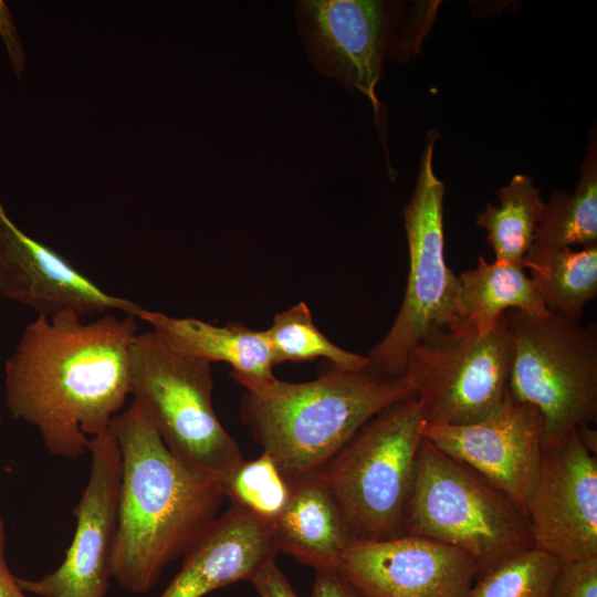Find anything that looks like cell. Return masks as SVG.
Segmentation results:
<instances>
[{
  "label": "cell",
  "mask_w": 597,
  "mask_h": 597,
  "mask_svg": "<svg viewBox=\"0 0 597 597\" xmlns=\"http://www.w3.org/2000/svg\"><path fill=\"white\" fill-rule=\"evenodd\" d=\"M138 318L111 313L85 323L64 311L38 315L4 364L11 416L34 427L46 450L78 459L129 396L130 353Z\"/></svg>",
  "instance_id": "obj_1"
},
{
  "label": "cell",
  "mask_w": 597,
  "mask_h": 597,
  "mask_svg": "<svg viewBox=\"0 0 597 597\" xmlns=\"http://www.w3.org/2000/svg\"><path fill=\"white\" fill-rule=\"evenodd\" d=\"M109 430L122 461L112 578L145 594L217 520L224 490L180 461L134 401Z\"/></svg>",
  "instance_id": "obj_2"
},
{
  "label": "cell",
  "mask_w": 597,
  "mask_h": 597,
  "mask_svg": "<svg viewBox=\"0 0 597 597\" xmlns=\"http://www.w3.org/2000/svg\"><path fill=\"white\" fill-rule=\"evenodd\" d=\"M412 396L404 378L333 368L311 381L277 379L245 391L240 417L292 485L315 475L370 418Z\"/></svg>",
  "instance_id": "obj_3"
},
{
  "label": "cell",
  "mask_w": 597,
  "mask_h": 597,
  "mask_svg": "<svg viewBox=\"0 0 597 597\" xmlns=\"http://www.w3.org/2000/svg\"><path fill=\"white\" fill-rule=\"evenodd\" d=\"M404 533L465 551L475 561L479 575L534 546L527 516L485 479L425 437L406 502Z\"/></svg>",
  "instance_id": "obj_4"
},
{
  "label": "cell",
  "mask_w": 597,
  "mask_h": 597,
  "mask_svg": "<svg viewBox=\"0 0 597 597\" xmlns=\"http://www.w3.org/2000/svg\"><path fill=\"white\" fill-rule=\"evenodd\" d=\"M423 421L416 396L365 422L315 474L337 502L354 540L404 535L405 507Z\"/></svg>",
  "instance_id": "obj_5"
},
{
  "label": "cell",
  "mask_w": 597,
  "mask_h": 597,
  "mask_svg": "<svg viewBox=\"0 0 597 597\" xmlns=\"http://www.w3.org/2000/svg\"><path fill=\"white\" fill-rule=\"evenodd\" d=\"M211 364L171 348L153 329L130 353L129 395L167 448L185 464L221 483L243 460L212 405Z\"/></svg>",
  "instance_id": "obj_6"
},
{
  "label": "cell",
  "mask_w": 597,
  "mask_h": 597,
  "mask_svg": "<svg viewBox=\"0 0 597 597\" xmlns=\"http://www.w3.org/2000/svg\"><path fill=\"white\" fill-rule=\"evenodd\" d=\"M512 336L507 391L533 406L544 446L588 426L597 415V331L551 313H505Z\"/></svg>",
  "instance_id": "obj_7"
},
{
  "label": "cell",
  "mask_w": 597,
  "mask_h": 597,
  "mask_svg": "<svg viewBox=\"0 0 597 597\" xmlns=\"http://www.w3.org/2000/svg\"><path fill=\"white\" fill-rule=\"evenodd\" d=\"M436 138L431 133L427 140L404 209L409 251L405 295L391 327L367 356L366 369L388 378L404 377L410 354L430 333L462 322L459 279L444 258V186L432 168Z\"/></svg>",
  "instance_id": "obj_8"
},
{
  "label": "cell",
  "mask_w": 597,
  "mask_h": 597,
  "mask_svg": "<svg viewBox=\"0 0 597 597\" xmlns=\"http://www.w3.org/2000/svg\"><path fill=\"white\" fill-rule=\"evenodd\" d=\"M511 356L505 315L485 335L461 322L430 333L410 354L402 378L426 426L470 425L503 401Z\"/></svg>",
  "instance_id": "obj_9"
},
{
  "label": "cell",
  "mask_w": 597,
  "mask_h": 597,
  "mask_svg": "<svg viewBox=\"0 0 597 597\" xmlns=\"http://www.w3.org/2000/svg\"><path fill=\"white\" fill-rule=\"evenodd\" d=\"M404 9L378 0H302L295 18L307 56L316 71L356 90L371 102L376 124L384 111L376 95L384 61L413 51L401 35Z\"/></svg>",
  "instance_id": "obj_10"
},
{
  "label": "cell",
  "mask_w": 597,
  "mask_h": 597,
  "mask_svg": "<svg viewBox=\"0 0 597 597\" xmlns=\"http://www.w3.org/2000/svg\"><path fill=\"white\" fill-rule=\"evenodd\" d=\"M88 481L73 510L76 526L60 566L38 579L17 577L40 597H105L117 533L121 451L111 430L90 440Z\"/></svg>",
  "instance_id": "obj_11"
},
{
  "label": "cell",
  "mask_w": 597,
  "mask_h": 597,
  "mask_svg": "<svg viewBox=\"0 0 597 597\" xmlns=\"http://www.w3.org/2000/svg\"><path fill=\"white\" fill-rule=\"evenodd\" d=\"M423 437L501 491L526 516L542 462L543 422L533 407L506 389L503 401L481 421L426 426Z\"/></svg>",
  "instance_id": "obj_12"
},
{
  "label": "cell",
  "mask_w": 597,
  "mask_h": 597,
  "mask_svg": "<svg viewBox=\"0 0 597 597\" xmlns=\"http://www.w3.org/2000/svg\"><path fill=\"white\" fill-rule=\"evenodd\" d=\"M577 429L543 447L527 520L533 545L561 563L597 557V460Z\"/></svg>",
  "instance_id": "obj_13"
},
{
  "label": "cell",
  "mask_w": 597,
  "mask_h": 597,
  "mask_svg": "<svg viewBox=\"0 0 597 597\" xmlns=\"http://www.w3.org/2000/svg\"><path fill=\"white\" fill-rule=\"evenodd\" d=\"M338 572L370 597H468L479 575L465 551L408 534L353 540Z\"/></svg>",
  "instance_id": "obj_14"
},
{
  "label": "cell",
  "mask_w": 597,
  "mask_h": 597,
  "mask_svg": "<svg viewBox=\"0 0 597 597\" xmlns=\"http://www.w3.org/2000/svg\"><path fill=\"white\" fill-rule=\"evenodd\" d=\"M0 296L48 317L72 311L82 317L122 312L138 318L144 308L108 294L56 251L25 234L1 200Z\"/></svg>",
  "instance_id": "obj_15"
},
{
  "label": "cell",
  "mask_w": 597,
  "mask_h": 597,
  "mask_svg": "<svg viewBox=\"0 0 597 597\" xmlns=\"http://www.w3.org/2000/svg\"><path fill=\"white\" fill-rule=\"evenodd\" d=\"M279 553L273 524L231 504L187 552L158 597H205L231 584L250 582Z\"/></svg>",
  "instance_id": "obj_16"
},
{
  "label": "cell",
  "mask_w": 597,
  "mask_h": 597,
  "mask_svg": "<svg viewBox=\"0 0 597 597\" xmlns=\"http://www.w3.org/2000/svg\"><path fill=\"white\" fill-rule=\"evenodd\" d=\"M138 320L175 350L210 364L224 363L235 381L248 392H261L277 378L272 349L264 331L238 322L214 325L192 317H172L146 308Z\"/></svg>",
  "instance_id": "obj_17"
},
{
  "label": "cell",
  "mask_w": 597,
  "mask_h": 597,
  "mask_svg": "<svg viewBox=\"0 0 597 597\" xmlns=\"http://www.w3.org/2000/svg\"><path fill=\"white\" fill-rule=\"evenodd\" d=\"M273 528L279 552L314 570H338L354 540L334 496L315 475L291 485Z\"/></svg>",
  "instance_id": "obj_18"
},
{
  "label": "cell",
  "mask_w": 597,
  "mask_h": 597,
  "mask_svg": "<svg viewBox=\"0 0 597 597\" xmlns=\"http://www.w3.org/2000/svg\"><path fill=\"white\" fill-rule=\"evenodd\" d=\"M458 279L461 320L481 335L510 310L538 317L551 314L522 264L479 256L478 265Z\"/></svg>",
  "instance_id": "obj_19"
},
{
  "label": "cell",
  "mask_w": 597,
  "mask_h": 597,
  "mask_svg": "<svg viewBox=\"0 0 597 597\" xmlns=\"http://www.w3.org/2000/svg\"><path fill=\"white\" fill-rule=\"evenodd\" d=\"M546 308L579 321L586 304L597 295V244L574 251L569 247L533 243L523 260Z\"/></svg>",
  "instance_id": "obj_20"
},
{
  "label": "cell",
  "mask_w": 597,
  "mask_h": 597,
  "mask_svg": "<svg viewBox=\"0 0 597 597\" xmlns=\"http://www.w3.org/2000/svg\"><path fill=\"white\" fill-rule=\"evenodd\" d=\"M495 195L499 206L488 202L486 208L478 214L476 223L486 231L495 261L523 265L534 243L545 202L533 179L523 175H516Z\"/></svg>",
  "instance_id": "obj_21"
},
{
  "label": "cell",
  "mask_w": 597,
  "mask_h": 597,
  "mask_svg": "<svg viewBox=\"0 0 597 597\" xmlns=\"http://www.w3.org/2000/svg\"><path fill=\"white\" fill-rule=\"evenodd\" d=\"M595 138L588 147L580 179L569 195L554 191L545 202L534 243L565 248L597 244V169Z\"/></svg>",
  "instance_id": "obj_22"
},
{
  "label": "cell",
  "mask_w": 597,
  "mask_h": 597,
  "mask_svg": "<svg viewBox=\"0 0 597 597\" xmlns=\"http://www.w3.org/2000/svg\"><path fill=\"white\" fill-rule=\"evenodd\" d=\"M264 332L275 365L317 358L327 359L333 368L342 371H362L368 365L367 356L346 350L327 338L315 325L304 302L276 314Z\"/></svg>",
  "instance_id": "obj_23"
},
{
  "label": "cell",
  "mask_w": 597,
  "mask_h": 597,
  "mask_svg": "<svg viewBox=\"0 0 597 597\" xmlns=\"http://www.w3.org/2000/svg\"><path fill=\"white\" fill-rule=\"evenodd\" d=\"M561 565L534 546L520 551L480 574L468 597H551Z\"/></svg>",
  "instance_id": "obj_24"
},
{
  "label": "cell",
  "mask_w": 597,
  "mask_h": 597,
  "mask_svg": "<svg viewBox=\"0 0 597 597\" xmlns=\"http://www.w3.org/2000/svg\"><path fill=\"white\" fill-rule=\"evenodd\" d=\"M222 486L231 504L272 524L291 494V485L266 452L253 460L243 459Z\"/></svg>",
  "instance_id": "obj_25"
},
{
  "label": "cell",
  "mask_w": 597,
  "mask_h": 597,
  "mask_svg": "<svg viewBox=\"0 0 597 597\" xmlns=\"http://www.w3.org/2000/svg\"><path fill=\"white\" fill-rule=\"evenodd\" d=\"M551 597H597V557L562 563Z\"/></svg>",
  "instance_id": "obj_26"
},
{
  "label": "cell",
  "mask_w": 597,
  "mask_h": 597,
  "mask_svg": "<svg viewBox=\"0 0 597 597\" xmlns=\"http://www.w3.org/2000/svg\"><path fill=\"white\" fill-rule=\"evenodd\" d=\"M310 597H370L338 570H314Z\"/></svg>",
  "instance_id": "obj_27"
},
{
  "label": "cell",
  "mask_w": 597,
  "mask_h": 597,
  "mask_svg": "<svg viewBox=\"0 0 597 597\" xmlns=\"http://www.w3.org/2000/svg\"><path fill=\"white\" fill-rule=\"evenodd\" d=\"M250 582L259 597H300L275 561L265 564Z\"/></svg>",
  "instance_id": "obj_28"
},
{
  "label": "cell",
  "mask_w": 597,
  "mask_h": 597,
  "mask_svg": "<svg viewBox=\"0 0 597 597\" xmlns=\"http://www.w3.org/2000/svg\"><path fill=\"white\" fill-rule=\"evenodd\" d=\"M6 524L0 515V597H28L8 567L6 558Z\"/></svg>",
  "instance_id": "obj_29"
},
{
  "label": "cell",
  "mask_w": 597,
  "mask_h": 597,
  "mask_svg": "<svg viewBox=\"0 0 597 597\" xmlns=\"http://www.w3.org/2000/svg\"><path fill=\"white\" fill-rule=\"evenodd\" d=\"M0 33L6 41L14 69H21V51L15 39L13 23H11L9 11L2 2H0Z\"/></svg>",
  "instance_id": "obj_30"
},
{
  "label": "cell",
  "mask_w": 597,
  "mask_h": 597,
  "mask_svg": "<svg viewBox=\"0 0 597 597\" xmlns=\"http://www.w3.org/2000/svg\"><path fill=\"white\" fill-rule=\"evenodd\" d=\"M1 426H2V418H1V415H0V430H1Z\"/></svg>",
  "instance_id": "obj_31"
}]
</instances>
